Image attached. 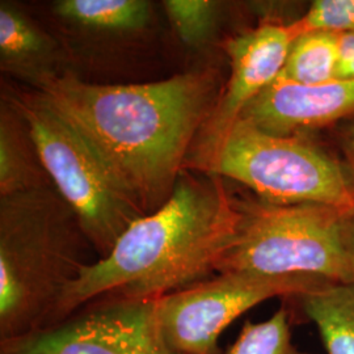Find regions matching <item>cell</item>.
Listing matches in <instances>:
<instances>
[{
    "label": "cell",
    "mask_w": 354,
    "mask_h": 354,
    "mask_svg": "<svg viewBox=\"0 0 354 354\" xmlns=\"http://www.w3.org/2000/svg\"><path fill=\"white\" fill-rule=\"evenodd\" d=\"M184 168L228 177L259 198L354 212V188L333 158L299 137H277L236 120L218 140L192 149Z\"/></svg>",
    "instance_id": "cell-5"
},
{
    "label": "cell",
    "mask_w": 354,
    "mask_h": 354,
    "mask_svg": "<svg viewBox=\"0 0 354 354\" xmlns=\"http://www.w3.org/2000/svg\"><path fill=\"white\" fill-rule=\"evenodd\" d=\"M348 150H349V155H351L354 165V127H352L349 137H348Z\"/></svg>",
    "instance_id": "cell-21"
},
{
    "label": "cell",
    "mask_w": 354,
    "mask_h": 354,
    "mask_svg": "<svg viewBox=\"0 0 354 354\" xmlns=\"http://www.w3.org/2000/svg\"><path fill=\"white\" fill-rule=\"evenodd\" d=\"M238 223L215 273L313 276L354 283V263L346 244V216L353 212L299 203L236 200Z\"/></svg>",
    "instance_id": "cell-4"
},
{
    "label": "cell",
    "mask_w": 354,
    "mask_h": 354,
    "mask_svg": "<svg viewBox=\"0 0 354 354\" xmlns=\"http://www.w3.org/2000/svg\"><path fill=\"white\" fill-rule=\"evenodd\" d=\"M236 223L235 198L221 177L183 171L159 210L127 228L108 257L82 269L64 291L49 326L102 295L159 299L209 279Z\"/></svg>",
    "instance_id": "cell-2"
},
{
    "label": "cell",
    "mask_w": 354,
    "mask_h": 354,
    "mask_svg": "<svg viewBox=\"0 0 354 354\" xmlns=\"http://www.w3.org/2000/svg\"><path fill=\"white\" fill-rule=\"evenodd\" d=\"M55 11L77 24L106 30H137L150 19V3L143 0H62Z\"/></svg>",
    "instance_id": "cell-15"
},
{
    "label": "cell",
    "mask_w": 354,
    "mask_h": 354,
    "mask_svg": "<svg viewBox=\"0 0 354 354\" xmlns=\"http://www.w3.org/2000/svg\"><path fill=\"white\" fill-rule=\"evenodd\" d=\"M50 51L49 38L37 26L11 7L1 6L0 54L4 70L29 74L36 84L45 76L39 67L48 62Z\"/></svg>",
    "instance_id": "cell-13"
},
{
    "label": "cell",
    "mask_w": 354,
    "mask_h": 354,
    "mask_svg": "<svg viewBox=\"0 0 354 354\" xmlns=\"http://www.w3.org/2000/svg\"><path fill=\"white\" fill-rule=\"evenodd\" d=\"M291 298L317 326L327 354H354V283L324 282Z\"/></svg>",
    "instance_id": "cell-12"
},
{
    "label": "cell",
    "mask_w": 354,
    "mask_h": 354,
    "mask_svg": "<svg viewBox=\"0 0 354 354\" xmlns=\"http://www.w3.org/2000/svg\"><path fill=\"white\" fill-rule=\"evenodd\" d=\"M54 188L23 114L10 99L0 111V197Z\"/></svg>",
    "instance_id": "cell-11"
},
{
    "label": "cell",
    "mask_w": 354,
    "mask_h": 354,
    "mask_svg": "<svg viewBox=\"0 0 354 354\" xmlns=\"http://www.w3.org/2000/svg\"><path fill=\"white\" fill-rule=\"evenodd\" d=\"M329 282L313 276L222 273L156 299V322L178 354H223L222 332L245 311L272 298H291Z\"/></svg>",
    "instance_id": "cell-7"
},
{
    "label": "cell",
    "mask_w": 354,
    "mask_h": 354,
    "mask_svg": "<svg viewBox=\"0 0 354 354\" xmlns=\"http://www.w3.org/2000/svg\"><path fill=\"white\" fill-rule=\"evenodd\" d=\"M299 36L290 26L266 24L228 41L231 62L227 87L203 124L193 149L221 138L239 118L243 109L279 77L291 44Z\"/></svg>",
    "instance_id": "cell-9"
},
{
    "label": "cell",
    "mask_w": 354,
    "mask_h": 354,
    "mask_svg": "<svg viewBox=\"0 0 354 354\" xmlns=\"http://www.w3.org/2000/svg\"><path fill=\"white\" fill-rule=\"evenodd\" d=\"M169 21L180 39L189 46H201L214 28L218 4L209 0H168Z\"/></svg>",
    "instance_id": "cell-17"
},
{
    "label": "cell",
    "mask_w": 354,
    "mask_h": 354,
    "mask_svg": "<svg viewBox=\"0 0 354 354\" xmlns=\"http://www.w3.org/2000/svg\"><path fill=\"white\" fill-rule=\"evenodd\" d=\"M337 54V79L354 80V32L339 35Z\"/></svg>",
    "instance_id": "cell-19"
},
{
    "label": "cell",
    "mask_w": 354,
    "mask_h": 354,
    "mask_svg": "<svg viewBox=\"0 0 354 354\" xmlns=\"http://www.w3.org/2000/svg\"><path fill=\"white\" fill-rule=\"evenodd\" d=\"M354 113V80L299 84L277 77L241 112L238 120L270 136L298 137L304 130Z\"/></svg>",
    "instance_id": "cell-10"
},
{
    "label": "cell",
    "mask_w": 354,
    "mask_h": 354,
    "mask_svg": "<svg viewBox=\"0 0 354 354\" xmlns=\"http://www.w3.org/2000/svg\"><path fill=\"white\" fill-rule=\"evenodd\" d=\"M290 324V313L285 306L261 323L247 320L238 339L223 354H313L294 345Z\"/></svg>",
    "instance_id": "cell-16"
},
{
    "label": "cell",
    "mask_w": 354,
    "mask_h": 354,
    "mask_svg": "<svg viewBox=\"0 0 354 354\" xmlns=\"http://www.w3.org/2000/svg\"><path fill=\"white\" fill-rule=\"evenodd\" d=\"M23 114L51 183L75 212L97 260L146 216L97 155L36 92L10 99Z\"/></svg>",
    "instance_id": "cell-6"
},
{
    "label": "cell",
    "mask_w": 354,
    "mask_h": 354,
    "mask_svg": "<svg viewBox=\"0 0 354 354\" xmlns=\"http://www.w3.org/2000/svg\"><path fill=\"white\" fill-rule=\"evenodd\" d=\"M88 251L75 212L55 188L0 197V342L49 326L66 288L93 263Z\"/></svg>",
    "instance_id": "cell-3"
},
{
    "label": "cell",
    "mask_w": 354,
    "mask_h": 354,
    "mask_svg": "<svg viewBox=\"0 0 354 354\" xmlns=\"http://www.w3.org/2000/svg\"><path fill=\"white\" fill-rule=\"evenodd\" d=\"M337 33L308 32L294 39L279 77L299 84L337 80Z\"/></svg>",
    "instance_id": "cell-14"
},
{
    "label": "cell",
    "mask_w": 354,
    "mask_h": 354,
    "mask_svg": "<svg viewBox=\"0 0 354 354\" xmlns=\"http://www.w3.org/2000/svg\"><path fill=\"white\" fill-rule=\"evenodd\" d=\"M156 299L106 294L62 322L0 342V354H178L156 322Z\"/></svg>",
    "instance_id": "cell-8"
},
{
    "label": "cell",
    "mask_w": 354,
    "mask_h": 354,
    "mask_svg": "<svg viewBox=\"0 0 354 354\" xmlns=\"http://www.w3.org/2000/svg\"><path fill=\"white\" fill-rule=\"evenodd\" d=\"M36 87L149 215L174 193L214 109L216 79L203 70L147 84L104 86L53 73Z\"/></svg>",
    "instance_id": "cell-1"
},
{
    "label": "cell",
    "mask_w": 354,
    "mask_h": 354,
    "mask_svg": "<svg viewBox=\"0 0 354 354\" xmlns=\"http://www.w3.org/2000/svg\"><path fill=\"white\" fill-rule=\"evenodd\" d=\"M299 36L308 32H354V0H317L294 23Z\"/></svg>",
    "instance_id": "cell-18"
},
{
    "label": "cell",
    "mask_w": 354,
    "mask_h": 354,
    "mask_svg": "<svg viewBox=\"0 0 354 354\" xmlns=\"http://www.w3.org/2000/svg\"><path fill=\"white\" fill-rule=\"evenodd\" d=\"M345 235H346V244L348 250L353 259L354 263V212L348 215L346 225H345Z\"/></svg>",
    "instance_id": "cell-20"
}]
</instances>
